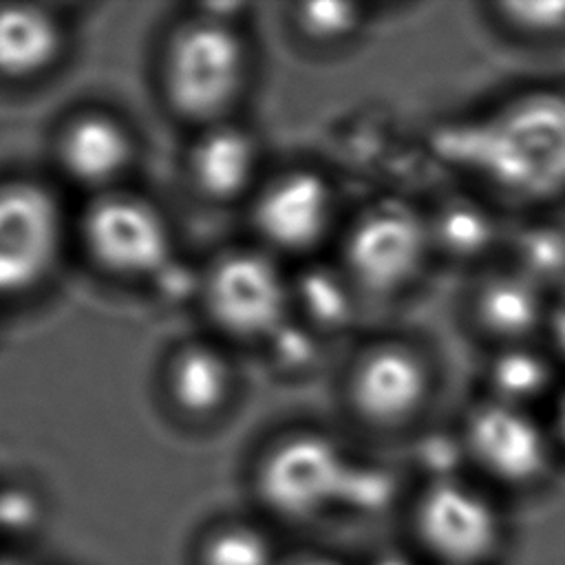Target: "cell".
<instances>
[{"label": "cell", "mask_w": 565, "mask_h": 565, "mask_svg": "<svg viewBox=\"0 0 565 565\" xmlns=\"http://www.w3.org/2000/svg\"><path fill=\"white\" fill-rule=\"evenodd\" d=\"M256 168V148L247 135L234 128L207 132L194 148L192 174L196 185L214 199H232L243 192Z\"/></svg>", "instance_id": "obj_15"}, {"label": "cell", "mask_w": 565, "mask_h": 565, "mask_svg": "<svg viewBox=\"0 0 565 565\" xmlns=\"http://www.w3.org/2000/svg\"><path fill=\"white\" fill-rule=\"evenodd\" d=\"M433 249L428 214L404 201L384 199L364 210L353 223L344 260L360 289L373 296H391L415 282Z\"/></svg>", "instance_id": "obj_3"}, {"label": "cell", "mask_w": 565, "mask_h": 565, "mask_svg": "<svg viewBox=\"0 0 565 565\" xmlns=\"http://www.w3.org/2000/svg\"><path fill=\"white\" fill-rule=\"evenodd\" d=\"M406 532L428 565H497L510 539L499 503L450 472L430 477L413 494Z\"/></svg>", "instance_id": "obj_2"}, {"label": "cell", "mask_w": 565, "mask_h": 565, "mask_svg": "<svg viewBox=\"0 0 565 565\" xmlns=\"http://www.w3.org/2000/svg\"><path fill=\"white\" fill-rule=\"evenodd\" d=\"M360 22V7L347 2H311L300 9L302 31L320 42L342 40L351 35Z\"/></svg>", "instance_id": "obj_21"}, {"label": "cell", "mask_w": 565, "mask_h": 565, "mask_svg": "<svg viewBox=\"0 0 565 565\" xmlns=\"http://www.w3.org/2000/svg\"><path fill=\"white\" fill-rule=\"evenodd\" d=\"M435 249L441 247L455 256H472L488 245L492 225L488 216L472 203L459 201L441 207L437 216H428Z\"/></svg>", "instance_id": "obj_19"}, {"label": "cell", "mask_w": 565, "mask_h": 565, "mask_svg": "<svg viewBox=\"0 0 565 565\" xmlns=\"http://www.w3.org/2000/svg\"><path fill=\"white\" fill-rule=\"evenodd\" d=\"M280 565H349L335 556H329V554H313V552H307V554H296V556H289V558H282Z\"/></svg>", "instance_id": "obj_23"}, {"label": "cell", "mask_w": 565, "mask_h": 565, "mask_svg": "<svg viewBox=\"0 0 565 565\" xmlns=\"http://www.w3.org/2000/svg\"><path fill=\"white\" fill-rule=\"evenodd\" d=\"M331 212L329 185L318 174L296 172L263 194L256 223L269 243L282 249H307L327 234Z\"/></svg>", "instance_id": "obj_12"}, {"label": "cell", "mask_w": 565, "mask_h": 565, "mask_svg": "<svg viewBox=\"0 0 565 565\" xmlns=\"http://www.w3.org/2000/svg\"><path fill=\"white\" fill-rule=\"evenodd\" d=\"M550 300L543 287L521 269L483 276L470 296V318L477 331L501 347L527 344L545 327Z\"/></svg>", "instance_id": "obj_11"}, {"label": "cell", "mask_w": 565, "mask_h": 565, "mask_svg": "<svg viewBox=\"0 0 565 565\" xmlns=\"http://www.w3.org/2000/svg\"><path fill=\"white\" fill-rule=\"evenodd\" d=\"M461 452L481 477L505 490L541 486L554 463V435L530 408L488 397L461 424Z\"/></svg>", "instance_id": "obj_4"}, {"label": "cell", "mask_w": 565, "mask_h": 565, "mask_svg": "<svg viewBox=\"0 0 565 565\" xmlns=\"http://www.w3.org/2000/svg\"><path fill=\"white\" fill-rule=\"evenodd\" d=\"M492 399L530 408L552 386L550 360L530 344L501 347L488 369Z\"/></svg>", "instance_id": "obj_18"}, {"label": "cell", "mask_w": 565, "mask_h": 565, "mask_svg": "<svg viewBox=\"0 0 565 565\" xmlns=\"http://www.w3.org/2000/svg\"><path fill=\"white\" fill-rule=\"evenodd\" d=\"M552 435L556 446L565 448V393L558 397L556 408H554V424H552Z\"/></svg>", "instance_id": "obj_24"}, {"label": "cell", "mask_w": 565, "mask_h": 565, "mask_svg": "<svg viewBox=\"0 0 565 565\" xmlns=\"http://www.w3.org/2000/svg\"><path fill=\"white\" fill-rule=\"evenodd\" d=\"M545 329L550 333L554 353H558L565 360V282H561L556 296L550 300Z\"/></svg>", "instance_id": "obj_22"}, {"label": "cell", "mask_w": 565, "mask_h": 565, "mask_svg": "<svg viewBox=\"0 0 565 565\" xmlns=\"http://www.w3.org/2000/svg\"><path fill=\"white\" fill-rule=\"evenodd\" d=\"M207 305L218 324L238 335L271 333L287 307L278 269L258 254L221 260L207 280Z\"/></svg>", "instance_id": "obj_9"}, {"label": "cell", "mask_w": 565, "mask_h": 565, "mask_svg": "<svg viewBox=\"0 0 565 565\" xmlns=\"http://www.w3.org/2000/svg\"><path fill=\"white\" fill-rule=\"evenodd\" d=\"M168 386L181 411L203 417L221 408L230 393L225 360L207 347H190L170 364Z\"/></svg>", "instance_id": "obj_16"}, {"label": "cell", "mask_w": 565, "mask_h": 565, "mask_svg": "<svg viewBox=\"0 0 565 565\" xmlns=\"http://www.w3.org/2000/svg\"><path fill=\"white\" fill-rule=\"evenodd\" d=\"M60 51L57 24L35 7H0V73L31 77Z\"/></svg>", "instance_id": "obj_14"}, {"label": "cell", "mask_w": 565, "mask_h": 565, "mask_svg": "<svg viewBox=\"0 0 565 565\" xmlns=\"http://www.w3.org/2000/svg\"><path fill=\"white\" fill-rule=\"evenodd\" d=\"M492 20L516 38L552 42L565 38V0H508L492 4Z\"/></svg>", "instance_id": "obj_20"}, {"label": "cell", "mask_w": 565, "mask_h": 565, "mask_svg": "<svg viewBox=\"0 0 565 565\" xmlns=\"http://www.w3.org/2000/svg\"><path fill=\"white\" fill-rule=\"evenodd\" d=\"M60 245V214L51 196L29 183L0 188V294L35 285Z\"/></svg>", "instance_id": "obj_8"}, {"label": "cell", "mask_w": 565, "mask_h": 565, "mask_svg": "<svg viewBox=\"0 0 565 565\" xmlns=\"http://www.w3.org/2000/svg\"><path fill=\"white\" fill-rule=\"evenodd\" d=\"M452 148L488 185L512 201H552L565 192V95L532 90L461 126Z\"/></svg>", "instance_id": "obj_1"}, {"label": "cell", "mask_w": 565, "mask_h": 565, "mask_svg": "<svg viewBox=\"0 0 565 565\" xmlns=\"http://www.w3.org/2000/svg\"><path fill=\"white\" fill-rule=\"evenodd\" d=\"M84 234L95 258L121 274L159 271L170 254L161 216L130 196L99 201L86 216Z\"/></svg>", "instance_id": "obj_10"}, {"label": "cell", "mask_w": 565, "mask_h": 565, "mask_svg": "<svg viewBox=\"0 0 565 565\" xmlns=\"http://www.w3.org/2000/svg\"><path fill=\"white\" fill-rule=\"evenodd\" d=\"M243 66V44L234 31L218 22L192 24L170 46L166 62L168 95L188 117H214L238 93Z\"/></svg>", "instance_id": "obj_7"}, {"label": "cell", "mask_w": 565, "mask_h": 565, "mask_svg": "<svg viewBox=\"0 0 565 565\" xmlns=\"http://www.w3.org/2000/svg\"><path fill=\"white\" fill-rule=\"evenodd\" d=\"M433 391L435 371L428 355L399 340L364 351L349 377L353 411L380 430L411 426L428 408Z\"/></svg>", "instance_id": "obj_6"}, {"label": "cell", "mask_w": 565, "mask_h": 565, "mask_svg": "<svg viewBox=\"0 0 565 565\" xmlns=\"http://www.w3.org/2000/svg\"><path fill=\"white\" fill-rule=\"evenodd\" d=\"M60 154L68 174L77 181L106 183L128 163L130 139L117 121L88 115L68 126Z\"/></svg>", "instance_id": "obj_13"}, {"label": "cell", "mask_w": 565, "mask_h": 565, "mask_svg": "<svg viewBox=\"0 0 565 565\" xmlns=\"http://www.w3.org/2000/svg\"><path fill=\"white\" fill-rule=\"evenodd\" d=\"M349 466L324 437L296 435L269 450L256 472L265 508L285 521H311L344 494Z\"/></svg>", "instance_id": "obj_5"}, {"label": "cell", "mask_w": 565, "mask_h": 565, "mask_svg": "<svg viewBox=\"0 0 565 565\" xmlns=\"http://www.w3.org/2000/svg\"><path fill=\"white\" fill-rule=\"evenodd\" d=\"M269 532L247 521H223L205 530L194 547V565H280Z\"/></svg>", "instance_id": "obj_17"}]
</instances>
